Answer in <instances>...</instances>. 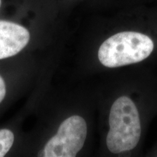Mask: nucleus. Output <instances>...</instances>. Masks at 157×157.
I'll return each instance as SVG.
<instances>
[{
    "label": "nucleus",
    "instance_id": "20e7f679",
    "mask_svg": "<svg viewBox=\"0 0 157 157\" xmlns=\"http://www.w3.org/2000/svg\"><path fill=\"white\" fill-rule=\"evenodd\" d=\"M29 39V31L22 25L0 21V60L18 53L26 46Z\"/></svg>",
    "mask_w": 157,
    "mask_h": 157
},
{
    "label": "nucleus",
    "instance_id": "7ed1b4c3",
    "mask_svg": "<svg viewBox=\"0 0 157 157\" xmlns=\"http://www.w3.org/2000/svg\"><path fill=\"white\" fill-rule=\"evenodd\" d=\"M87 127L86 121L79 116H72L63 121L57 134L47 143L42 156L74 157L82 148Z\"/></svg>",
    "mask_w": 157,
    "mask_h": 157
},
{
    "label": "nucleus",
    "instance_id": "f257e3e1",
    "mask_svg": "<svg viewBox=\"0 0 157 157\" xmlns=\"http://www.w3.org/2000/svg\"><path fill=\"white\" fill-rule=\"evenodd\" d=\"M109 126L106 144L111 153L120 154L136 147L141 134L140 121L136 105L130 98L121 96L113 103Z\"/></svg>",
    "mask_w": 157,
    "mask_h": 157
},
{
    "label": "nucleus",
    "instance_id": "0eeeda50",
    "mask_svg": "<svg viewBox=\"0 0 157 157\" xmlns=\"http://www.w3.org/2000/svg\"><path fill=\"white\" fill-rule=\"evenodd\" d=\"M0 5H1V0H0Z\"/></svg>",
    "mask_w": 157,
    "mask_h": 157
},
{
    "label": "nucleus",
    "instance_id": "423d86ee",
    "mask_svg": "<svg viewBox=\"0 0 157 157\" xmlns=\"http://www.w3.org/2000/svg\"><path fill=\"white\" fill-rule=\"evenodd\" d=\"M6 95V86L4 79L0 76V103L3 101Z\"/></svg>",
    "mask_w": 157,
    "mask_h": 157
},
{
    "label": "nucleus",
    "instance_id": "39448f33",
    "mask_svg": "<svg viewBox=\"0 0 157 157\" xmlns=\"http://www.w3.org/2000/svg\"><path fill=\"white\" fill-rule=\"evenodd\" d=\"M14 143V134L9 129H0V157L5 156Z\"/></svg>",
    "mask_w": 157,
    "mask_h": 157
},
{
    "label": "nucleus",
    "instance_id": "f03ea898",
    "mask_svg": "<svg viewBox=\"0 0 157 157\" xmlns=\"http://www.w3.org/2000/svg\"><path fill=\"white\" fill-rule=\"evenodd\" d=\"M154 48L149 36L139 32L124 31L113 35L101 44L98 58L105 67H120L145 60Z\"/></svg>",
    "mask_w": 157,
    "mask_h": 157
}]
</instances>
